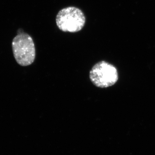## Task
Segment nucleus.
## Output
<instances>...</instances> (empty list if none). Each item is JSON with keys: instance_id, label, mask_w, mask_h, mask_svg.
I'll use <instances>...</instances> for the list:
<instances>
[{"instance_id": "obj_1", "label": "nucleus", "mask_w": 155, "mask_h": 155, "mask_svg": "<svg viewBox=\"0 0 155 155\" xmlns=\"http://www.w3.org/2000/svg\"><path fill=\"white\" fill-rule=\"evenodd\" d=\"M12 50L17 64L27 67L33 64L36 56L33 39L28 34L22 31L13 39Z\"/></svg>"}, {"instance_id": "obj_2", "label": "nucleus", "mask_w": 155, "mask_h": 155, "mask_svg": "<svg viewBox=\"0 0 155 155\" xmlns=\"http://www.w3.org/2000/svg\"><path fill=\"white\" fill-rule=\"evenodd\" d=\"M56 22L58 28L62 31L75 33L82 30L86 22V18L80 9L71 6L59 11Z\"/></svg>"}, {"instance_id": "obj_3", "label": "nucleus", "mask_w": 155, "mask_h": 155, "mask_svg": "<svg viewBox=\"0 0 155 155\" xmlns=\"http://www.w3.org/2000/svg\"><path fill=\"white\" fill-rule=\"evenodd\" d=\"M89 78L94 85L99 88L113 86L118 81L116 67L108 62L101 61L95 64L90 71Z\"/></svg>"}]
</instances>
